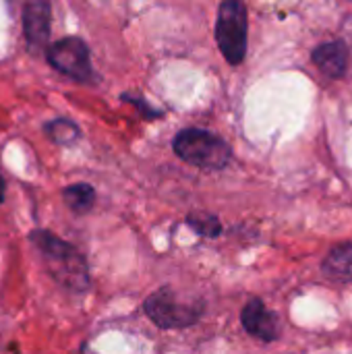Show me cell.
Returning a JSON list of instances; mask_svg holds the SVG:
<instances>
[{
    "label": "cell",
    "mask_w": 352,
    "mask_h": 354,
    "mask_svg": "<svg viewBox=\"0 0 352 354\" xmlns=\"http://www.w3.org/2000/svg\"><path fill=\"white\" fill-rule=\"evenodd\" d=\"M243 328L261 342H274L280 336V326L276 313L268 311L259 299H251L241 313Z\"/></svg>",
    "instance_id": "cell-6"
},
{
    "label": "cell",
    "mask_w": 352,
    "mask_h": 354,
    "mask_svg": "<svg viewBox=\"0 0 352 354\" xmlns=\"http://www.w3.org/2000/svg\"><path fill=\"white\" fill-rule=\"evenodd\" d=\"M145 313L162 330H185L201 319L203 303L183 301L170 286H164L147 297Z\"/></svg>",
    "instance_id": "cell-3"
},
{
    "label": "cell",
    "mask_w": 352,
    "mask_h": 354,
    "mask_svg": "<svg viewBox=\"0 0 352 354\" xmlns=\"http://www.w3.org/2000/svg\"><path fill=\"white\" fill-rule=\"evenodd\" d=\"M187 224H189L191 228H195V230H197L199 234H203V236H218L220 230H222L218 218H216V216H210V214H201V216H199V214H193V216H189Z\"/></svg>",
    "instance_id": "cell-12"
},
{
    "label": "cell",
    "mask_w": 352,
    "mask_h": 354,
    "mask_svg": "<svg viewBox=\"0 0 352 354\" xmlns=\"http://www.w3.org/2000/svg\"><path fill=\"white\" fill-rule=\"evenodd\" d=\"M50 17H52V8L48 2L35 0V2L25 4V8H23V31H25V39H27L31 50H41L44 46H48Z\"/></svg>",
    "instance_id": "cell-7"
},
{
    "label": "cell",
    "mask_w": 352,
    "mask_h": 354,
    "mask_svg": "<svg viewBox=\"0 0 352 354\" xmlns=\"http://www.w3.org/2000/svg\"><path fill=\"white\" fill-rule=\"evenodd\" d=\"M122 100H124V102H131V104H133V106H137V108H141V110H143V114H145V118H160V116H162V112H156L154 108L145 106V102H141L143 97H135V95L124 93V95H122Z\"/></svg>",
    "instance_id": "cell-13"
},
{
    "label": "cell",
    "mask_w": 352,
    "mask_h": 354,
    "mask_svg": "<svg viewBox=\"0 0 352 354\" xmlns=\"http://www.w3.org/2000/svg\"><path fill=\"white\" fill-rule=\"evenodd\" d=\"M83 354H93V353H89V351H85V353H83Z\"/></svg>",
    "instance_id": "cell-15"
},
{
    "label": "cell",
    "mask_w": 352,
    "mask_h": 354,
    "mask_svg": "<svg viewBox=\"0 0 352 354\" xmlns=\"http://www.w3.org/2000/svg\"><path fill=\"white\" fill-rule=\"evenodd\" d=\"M247 8L243 2L226 0L218 8L216 21V41L224 58L237 66L245 60L247 54Z\"/></svg>",
    "instance_id": "cell-4"
},
{
    "label": "cell",
    "mask_w": 352,
    "mask_h": 354,
    "mask_svg": "<svg viewBox=\"0 0 352 354\" xmlns=\"http://www.w3.org/2000/svg\"><path fill=\"white\" fill-rule=\"evenodd\" d=\"M31 243L41 253L52 278L71 292H85L89 286V272L85 257L66 241L48 230H33Z\"/></svg>",
    "instance_id": "cell-1"
},
{
    "label": "cell",
    "mask_w": 352,
    "mask_h": 354,
    "mask_svg": "<svg viewBox=\"0 0 352 354\" xmlns=\"http://www.w3.org/2000/svg\"><path fill=\"white\" fill-rule=\"evenodd\" d=\"M64 203L75 212V214H85L93 207L95 203V191L93 187L79 183V185H71L68 189H64Z\"/></svg>",
    "instance_id": "cell-10"
},
{
    "label": "cell",
    "mask_w": 352,
    "mask_h": 354,
    "mask_svg": "<svg viewBox=\"0 0 352 354\" xmlns=\"http://www.w3.org/2000/svg\"><path fill=\"white\" fill-rule=\"evenodd\" d=\"M174 151L176 156L197 168L203 170H222L230 164L232 151L230 145L203 129H185L174 137Z\"/></svg>",
    "instance_id": "cell-2"
},
{
    "label": "cell",
    "mask_w": 352,
    "mask_h": 354,
    "mask_svg": "<svg viewBox=\"0 0 352 354\" xmlns=\"http://www.w3.org/2000/svg\"><path fill=\"white\" fill-rule=\"evenodd\" d=\"M4 201V180H2V176H0V203Z\"/></svg>",
    "instance_id": "cell-14"
},
{
    "label": "cell",
    "mask_w": 352,
    "mask_h": 354,
    "mask_svg": "<svg viewBox=\"0 0 352 354\" xmlns=\"http://www.w3.org/2000/svg\"><path fill=\"white\" fill-rule=\"evenodd\" d=\"M46 131H48L50 139L58 145H68L79 137L77 124L68 118H54L52 122L46 124Z\"/></svg>",
    "instance_id": "cell-11"
},
{
    "label": "cell",
    "mask_w": 352,
    "mask_h": 354,
    "mask_svg": "<svg viewBox=\"0 0 352 354\" xmlns=\"http://www.w3.org/2000/svg\"><path fill=\"white\" fill-rule=\"evenodd\" d=\"M324 272L332 278H346L352 274V245H338L324 261Z\"/></svg>",
    "instance_id": "cell-9"
},
{
    "label": "cell",
    "mask_w": 352,
    "mask_h": 354,
    "mask_svg": "<svg viewBox=\"0 0 352 354\" xmlns=\"http://www.w3.org/2000/svg\"><path fill=\"white\" fill-rule=\"evenodd\" d=\"M315 66L330 79H340L346 75L349 66V48L344 41H326L317 46L311 54Z\"/></svg>",
    "instance_id": "cell-8"
},
{
    "label": "cell",
    "mask_w": 352,
    "mask_h": 354,
    "mask_svg": "<svg viewBox=\"0 0 352 354\" xmlns=\"http://www.w3.org/2000/svg\"><path fill=\"white\" fill-rule=\"evenodd\" d=\"M48 62L62 75L87 83L93 77L91 60H89V48L79 37H62L46 48Z\"/></svg>",
    "instance_id": "cell-5"
}]
</instances>
